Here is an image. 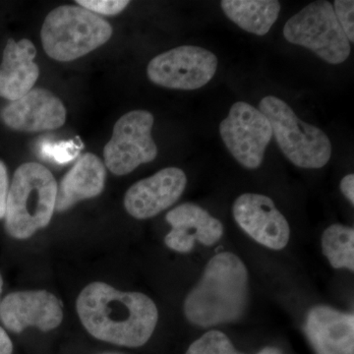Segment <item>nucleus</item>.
<instances>
[{
  "label": "nucleus",
  "instance_id": "1",
  "mask_svg": "<svg viewBox=\"0 0 354 354\" xmlns=\"http://www.w3.org/2000/svg\"><path fill=\"white\" fill-rule=\"evenodd\" d=\"M84 327L100 341L139 348L152 337L158 320L155 302L140 292H123L104 283L86 286L76 302Z\"/></svg>",
  "mask_w": 354,
  "mask_h": 354
},
{
  "label": "nucleus",
  "instance_id": "2",
  "mask_svg": "<svg viewBox=\"0 0 354 354\" xmlns=\"http://www.w3.org/2000/svg\"><path fill=\"white\" fill-rule=\"evenodd\" d=\"M248 271L241 258L223 252L212 258L184 301L186 318L198 327L235 322L248 301Z\"/></svg>",
  "mask_w": 354,
  "mask_h": 354
},
{
  "label": "nucleus",
  "instance_id": "3",
  "mask_svg": "<svg viewBox=\"0 0 354 354\" xmlns=\"http://www.w3.org/2000/svg\"><path fill=\"white\" fill-rule=\"evenodd\" d=\"M57 184L43 165L26 162L14 174L7 196L6 230L16 239H27L50 223L57 204Z\"/></svg>",
  "mask_w": 354,
  "mask_h": 354
},
{
  "label": "nucleus",
  "instance_id": "4",
  "mask_svg": "<svg viewBox=\"0 0 354 354\" xmlns=\"http://www.w3.org/2000/svg\"><path fill=\"white\" fill-rule=\"evenodd\" d=\"M113 32L108 21L97 14L80 6H64L48 14L41 39L48 57L68 62L108 43Z\"/></svg>",
  "mask_w": 354,
  "mask_h": 354
},
{
  "label": "nucleus",
  "instance_id": "5",
  "mask_svg": "<svg viewBox=\"0 0 354 354\" xmlns=\"http://www.w3.org/2000/svg\"><path fill=\"white\" fill-rule=\"evenodd\" d=\"M259 111L271 124L272 135L281 152L293 165L302 169H321L329 162L333 146L320 128L300 120L285 101L267 95Z\"/></svg>",
  "mask_w": 354,
  "mask_h": 354
},
{
  "label": "nucleus",
  "instance_id": "6",
  "mask_svg": "<svg viewBox=\"0 0 354 354\" xmlns=\"http://www.w3.org/2000/svg\"><path fill=\"white\" fill-rule=\"evenodd\" d=\"M290 44L301 46L330 64H341L351 55V43L326 0L312 2L293 15L283 28Z\"/></svg>",
  "mask_w": 354,
  "mask_h": 354
},
{
  "label": "nucleus",
  "instance_id": "7",
  "mask_svg": "<svg viewBox=\"0 0 354 354\" xmlns=\"http://www.w3.org/2000/svg\"><path fill=\"white\" fill-rule=\"evenodd\" d=\"M153 115L133 111L114 124L113 136L104 148V165L115 176H127L139 165L153 162L158 147L152 136Z\"/></svg>",
  "mask_w": 354,
  "mask_h": 354
},
{
  "label": "nucleus",
  "instance_id": "8",
  "mask_svg": "<svg viewBox=\"0 0 354 354\" xmlns=\"http://www.w3.org/2000/svg\"><path fill=\"white\" fill-rule=\"evenodd\" d=\"M218 58L196 46H181L153 57L147 74L151 82L174 90L193 91L206 86L215 76Z\"/></svg>",
  "mask_w": 354,
  "mask_h": 354
},
{
  "label": "nucleus",
  "instance_id": "9",
  "mask_svg": "<svg viewBox=\"0 0 354 354\" xmlns=\"http://www.w3.org/2000/svg\"><path fill=\"white\" fill-rule=\"evenodd\" d=\"M220 134L227 150L242 167L256 169L264 160L272 130L259 109L245 102H237L232 104L227 118L221 121Z\"/></svg>",
  "mask_w": 354,
  "mask_h": 354
},
{
  "label": "nucleus",
  "instance_id": "10",
  "mask_svg": "<svg viewBox=\"0 0 354 354\" xmlns=\"http://www.w3.org/2000/svg\"><path fill=\"white\" fill-rule=\"evenodd\" d=\"M232 214L237 225L258 243L272 250L288 245L290 225L271 198L244 193L235 200Z\"/></svg>",
  "mask_w": 354,
  "mask_h": 354
},
{
  "label": "nucleus",
  "instance_id": "11",
  "mask_svg": "<svg viewBox=\"0 0 354 354\" xmlns=\"http://www.w3.org/2000/svg\"><path fill=\"white\" fill-rule=\"evenodd\" d=\"M62 320V304L46 290L16 291L0 304V321L15 334H20L28 327L48 332L57 328Z\"/></svg>",
  "mask_w": 354,
  "mask_h": 354
},
{
  "label": "nucleus",
  "instance_id": "12",
  "mask_svg": "<svg viewBox=\"0 0 354 354\" xmlns=\"http://www.w3.org/2000/svg\"><path fill=\"white\" fill-rule=\"evenodd\" d=\"M187 184L185 172L178 167H167L142 179L127 190L124 207L137 220H147L169 209L183 194Z\"/></svg>",
  "mask_w": 354,
  "mask_h": 354
},
{
  "label": "nucleus",
  "instance_id": "13",
  "mask_svg": "<svg viewBox=\"0 0 354 354\" xmlns=\"http://www.w3.org/2000/svg\"><path fill=\"white\" fill-rule=\"evenodd\" d=\"M64 102L46 88H32L24 97L11 102L2 109L4 124L22 132H43L58 129L66 121Z\"/></svg>",
  "mask_w": 354,
  "mask_h": 354
},
{
  "label": "nucleus",
  "instance_id": "14",
  "mask_svg": "<svg viewBox=\"0 0 354 354\" xmlns=\"http://www.w3.org/2000/svg\"><path fill=\"white\" fill-rule=\"evenodd\" d=\"M165 218L171 230L165 242L176 252H190L196 241L205 246L214 245L223 235L221 221L192 203L179 205L169 211Z\"/></svg>",
  "mask_w": 354,
  "mask_h": 354
},
{
  "label": "nucleus",
  "instance_id": "15",
  "mask_svg": "<svg viewBox=\"0 0 354 354\" xmlns=\"http://www.w3.org/2000/svg\"><path fill=\"white\" fill-rule=\"evenodd\" d=\"M305 333L317 354H354V317L329 306L310 310Z\"/></svg>",
  "mask_w": 354,
  "mask_h": 354
},
{
  "label": "nucleus",
  "instance_id": "16",
  "mask_svg": "<svg viewBox=\"0 0 354 354\" xmlns=\"http://www.w3.org/2000/svg\"><path fill=\"white\" fill-rule=\"evenodd\" d=\"M36 55V46L30 39L7 41L0 64V97L17 101L32 90L39 76Z\"/></svg>",
  "mask_w": 354,
  "mask_h": 354
},
{
  "label": "nucleus",
  "instance_id": "17",
  "mask_svg": "<svg viewBox=\"0 0 354 354\" xmlns=\"http://www.w3.org/2000/svg\"><path fill=\"white\" fill-rule=\"evenodd\" d=\"M106 176V167L101 158L92 153L83 155L57 187L55 211H66L76 203L99 196L104 190Z\"/></svg>",
  "mask_w": 354,
  "mask_h": 354
},
{
  "label": "nucleus",
  "instance_id": "18",
  "mask_svg": "<svg viewBox=\"0 0 354 354\" xmlns=\"http://www.w3.org/2000/svg\"><path fill=\"white\" fill-rule=\"evenodd\" d=\"M221 6L228 19L257 36L269 32L281 11L277 0H223Z\"/></svg>",
  "mask_w": 354,
  "mask_h": 354
},
{
  "label": "nucleus",
  "instance_id": "19",
  "mask_svg": "<svg viewBox=\"0 0 354 354\" xmlns=\"http://www.w3.org/2000/svg\"><path fill=\"white\" fill-rule=\"evenodd\" d=\"M322 250L335 269L354 271L353 227L335 223L330 225L322 235Z\"/></svg>",
  "mask_w": 354,
  "mask_h": 354
},
{
  "label": "nucleus",
  "instance_id": "20",
  "mask_svg": "<svg viewBox=\"0 0 354 354\" xmlns=\"http://www.w3.org/2000/svg\"><path fill=\"white\" fill-rule=\"evenodd\" d=\"M185 354H241L235 351L230 339L220 330H209L193 342Z\"/></svg>",
  "mask_w": 354,
  "mask_h": 354
},
{
  "label": "nucleus",
  "instance_id": "21",
  "mask_svg": "<svg viewBox=\"0 0 354 354\" xmlns=\"http://www.w3.org/2000/svg\"><path fill=\"white\" fill-rule=\"evenodd\" d=\"M76 3L97 15L113 16L122 12L130 2L127 0H78Z\"/></svg>",
  "mask_w": 354,
  "mask_h": 354
},
{
  "label": "nucleus",
  "instance_id": "22",
  "mask_svg": "<svg viewBox=\"0 0 354 354\" xmlns=\"http://www.w3.org/2000/svg\"><path fill=\"white\" fill-rule=\"evenodd\" d=\"M334 10L337 19L341 24L349 43L354 41V1L353 0H335Z\"/></svg>",
  "mask_w": 354,
  "mask_h": 354
},
{
  "label": "nucleus",
  "instance_id": "23",
  "mask_svg": "<svg viewBox=\"0 0 354 354\" xmlns=\"http://www.w3.org/2000/svg\"><path fill=\"white\" fill-rule=\"evenodd\" d=\"M8 174L6 165L0 160V220L6 216L7 196L9 190Z\"/></svg>",
  "mask_w": 354,
  "mask_h": 354
},
{
  "label": "nucleus",
  "instance_id": "24",
  "mask_svg": "<svg viewBox=\"0 0 354 354\" xmlns=\"http://www.w3.org/2000/svg\"><path fill=\"white\" fill-rule=\"evenodd\" d=\"M341 191L344 197L354 205V176L348 174L342 179Z\"/></svg>",
  "mask_w": 354,
  "mask_h": 354
},
{
  "label": "nucleus",
  "instance_id": "25",
  "mask_svg": "<svg viewBox=\"0 0 354 354\" xmlns=\"http://www.w3.org/2000/svg\"><path fill=\"white\" fill-rule=\"evenodd\" d=\"M13 344L6 330L0 327V354H12Z\"/></svg>",
  "mask_w": 354,
  "mask_h": 354
},
{
  "label": "nucleus",
  "instance_id": "26",
  "mask_svg": "<svg viewBox=\"0 0 354 354\" xmlns=\"http://www.w3.org/2000/svg\"><path fill=\"white\" fill-rule=\"evenodd\" d=\"M258 354H281V351L274 348H266Z\"/></svg>",
  "mask_w": 354,
  "mask_h": 354
},
{
  "label": "nucleus",
  "instance_id": "27",
  "mask_svg": "<svg viewBox=\"0 0 354 354\" xmlns=\"http://www.w3.org/2000/svg\"><path fill=\"white\" fill-rule=\"evenodd\" d=\"M2 286H3V281H2V277L1 274H0V295H1L2 292Z\"/></svg>",
  "mask_w": 354,
  "mask_h": 354
}]
</instances>
